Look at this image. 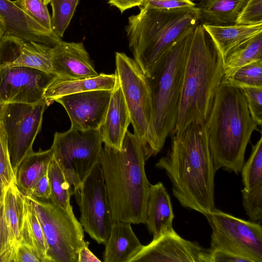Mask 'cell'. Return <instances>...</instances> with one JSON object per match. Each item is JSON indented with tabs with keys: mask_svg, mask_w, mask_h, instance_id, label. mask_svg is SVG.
Here are the masks:
<instances>
[{
	"mask_svg": "<svg viewBox=\"0 0 262 262\" xmlns=\"http://www.w3.org/2000/svg\"><path fill=\"white\" fill-rule=\"evenodd\" d=\"M156 167L164 170L181 206L204 215L215 208V169L205 123L191 122L173 136L167 154Z\"/></svg>",
	"mask_w": 262,
	"mask_h": 262,
	"instance_id": "cell-1",
	"label": "cell"
},
{
	"mask_svg": "<svg viewBox=\"0 0 262 262\" xmlns=\"http://www.w3.org/2000/svg\"><path fill=\"white\" fill-rule=\"evenodd\" d=\"M139 138L127 130L122 149L104 145L99 158L114 222L144 224L150 183Z\"/></svg>",
	"mask_w": 262,
	"mask_h": 262,
	"instance_id": "cell-2",
	"label": "cell"
},
{
	"mask_svg": "<svg viewBox=\"0 0 262 262\" xmlns=\"http://www.w3.org/2000/svg\"><path fill=\"white\" fill-rule=\"evenodd\" d=\"M224 75L223 59L202 24L194 28L185 60L180 102L172 136L192 122H206Z\"/></svg>",
	"mask_w": 262,
	"mask_h": 262,
	"instance_id": "cell-3",
	"label": "cell"
},
{
	"mask_svg": "<svg viewBox=\"0 0 262 262\" xmlns=\"http://www.w3.org/2000/svg\"><path fill=\"white\" fill-rule=\"evenodd\" d=\"M194 27L185 31L145 75L152 105V119L142 147L145 161L161 151L175 127L185 60Z\"/></svg>",
	"mask_w": 262,
	"mask_h": 262,
	"instance_id": "cell-4",
	"label": "cell"
},
{
	"mask_svg": "<svg viewBox=\"0 0 262 262\" xmlns=\"http://www.w3.org/2000/svg\"><path fill=\"white\" fill-rule=\"evenodd\" d=\"M205 125L215 169L238 174L251 135L258 126L239 88L221 81Z\"/></svg>",
	"mask_w": 262,
	"mask_h": 262,
	"instance_id": "cell-5",
	"label": "cell"
},
{
	"mask_svg": "<svg viewBox=\"0 0 262 262\" xmlns=\"http://www.w3.org/2000/svg\"><path fill=\"white\" fill-rule=\"evenodd\" d=\"M200 23L198 8H144L128 18L125 28L134 59L145 75L187 30Z\"/></svg>",
	"mask_w": 262,
	"mask_h": 262,
	"instance_id": "cell-6",
	"label": "cell"
},
{
	"mask_svg": "<svg viewBox=\"0 0 262 262\" xmlns=\"http://www.w3.org/2000/svg\"><path fill=\"white\" fill-rule=\"evenodd\" d=\"M102 143L99 129L71 127L54 134L51 146L53 157L64 174L72 195L99 163Z\"/></svg>",
	"mask_w": 262,
	"mask_h": 262,
	"instance_id": "cell-7",
	"label": "cell"
},
{
	"mask_svg": "<svg viewBox=\"0 0 262 262\" xmlns=\"http://www.w3.org/2000/svg\"><path fill=\"white\" fill-rule=\"evenodd\" d=\"M28 197L42 227L51 262H78L84 235L73 210L60 207L50 200Z\"/></svg>",
	"mask_w": 262,
	"mask_h": 262,
	"instance_id": "cell-8",
	"label": "cell"
},
{
	"mask_svg": "<svg viewBox=\"0 0 262 262\" xmlns=\"http://www.w3.org/2000/svg\"><path fill=\"white\" fill-rule=\"evenodd\" d=\"M211 227V249H221L247 259L262 262V227L216 208L206 215Z\"/></svg>",
	"mask_w": 262,
	"mask_h": 262,
	"instance_id": "cell-9",
	"label": "cell"
},
{
	"mask_svg": "<svg viewBox=\"0 0 262 262\" xmlns=\"http://www.w3.org/2000/svg\"><path fill=\"white\" fill-rule=\"evenodd\" d=\"M49 104L45 98L34 104L0 105V125L6 135L14 174L23 159L33 151V144L41 128L44 111Z\"/></svg>",
	"mask_w": 262,
	"mask_h": 262,
	"instance_id": "cell-10",
	"label": "cell"
},
{
	"mask_svg": "<svg viewBox=\"0 0 262 262\" xmlns=\"http://www.w3.org/2000/svg\"><path fill=\"white\" fill-rule=\"evenodd\" d=\"M116 74L129 111L134 134L146 141L152 116L150 91L146 76L135 59L125 54H115Z\"/></svg>",
	"mask_w": 262,
	"mask_h": 262,
	"instance_id": "cell-11",
	"label": "cell"
},
{
	"mask_svg": "<svg viewBox=\"0 0 262 262\" xmlns=\"http://www.w3.org/2000/svg\"><path fill=\"white\" fill-rule=\"evenodd\" d=\"M84 231L98 244L108 239L114 221L99 162L75 192Z\"/></svg>",
	"mask_w": 262,
	"mask_h": 262,
	"instance_id": "cell-12",
	"label": "cell"
},
{
	"mask_svg": "<svg viewBox=\"0 0 262 262\" xmlns=\"http://www.w3.org/2000/svg\"><path fill=\"white\" fill-rule=\"evenodd\" d=\"M54 77L52 74L30 67L0 68V105L41 101Z\"/></svg>",
	"mask_w": 262,
	"mask_h": 262,
	"instance_id": "cell-13",
	"label": "cell"
},
{
	"mask_svg": "<svg viewBox=\"0 0 262 262\" xmlns=\"http://www.w3.org/2000/svg\"><path fill=\"white\" fill-rule=\"evenodd\" d=\"M211 262L210 251L198 243L180 236L173 229L163 234L140 251L130 262Z\"/></svg>",
	"mask_w": 262,
	"mask_h": 262,
	"instance_id": "cell-14",
	"label": "cell"
},
{
	"mask_svg": "<svg viewBox=\"0 0 262 262\" xmlns=\"http://www.w3.org/2000/svg\"><path fill=\"white\" fill-rule=\"evenodd\" d=\"M112 90H94L63 96L54 100L66 110L71 127L99 129L105 118Z\"/></svg>",
	"mask_w": 262,
	"mask_h": 262,
	"instance_id": "cell-15",
	"label": "cell"
},
{
	"mask_svg": "<svg viewBox=\"0 0 262 262\" xmlns=\"http://www.w3.org/2000/svg\"><path fill=\"white\" fill-rule=\"evenodd\" d=\"M51 57L52 48L41 43L12 35L0 40V68L27 67L52 74Z\"/></svg>",
	"mask_w": 262,
	"mask_h": 262,
	"instance_id": "cell-16",
	"label": "cell"
},
{
	"mask_svg": "<svg viewBox=\"0 0 262 262\" xmlns=\"http://www.w3.org/2000/svg\"><path fill=\"white\" fill-rule=\"evenodd\" d=\"M52 74L65 80L84 79L99 75L82 42L62 41L52 48Z\"/></svg>",
	"mask_w": 262,
	"mask_h": 262,
	"instance_id": "cell-17",
	"label": "cell"
},
{
	"mask_svg": "<svg viewBox=\"0 0 262 262\" xmlns=\"http://www.w3.org/2000/svg\"><path fill=\"white\" fill-rule=\"evenodd\" d=\"M0 23L4 35H14L51 48L62 41L54 32L43 28L10 0H0Z\"/></svg>",
	"mask_w": 262,
	"mask_h": 262,
	"instance_id": "cell-18",
	"label": "cell"
},
{
	"mask_svg": "<svg viewBox=\"0 0 262 262\" xmlns=\"http://www.w3.org/2000/svg\"><path fill=\"white\" fill-rule=\"evenodd\" d=\"M130 123V115L118 78L112 90L105 118L99 129L102 142L121 150Z\"/></svg>",
	"mask_w": 262,
	"mask_h": 262,
	"instance_id": "cell-19",
	"label": "cell"
},
{
	"mask_svg": "<svg viewBox=\"0 0 262 262\" xmlns=\"http://www.w3.org/2000/svg\"><path fill=\"white\" fill-rule=\"evenodd\" d=\"M174 217L170 197L163 183L150 184L144 224L153 238L172 230Z\"/></svg>",
	"mask_w": 262,
	"mask_h": 262,
	"instance_id": "cell-20",
	"label": "cell"
},
{
	"mask_svg": "<svg viewBox=\"0 0 262 262\" xmlns=\"http://www.w3.org/2000/svg\"><path fill=\"white\" fill-rule=\"evenodd\" d=\"M243 189L242 203L246 210L256 212L262 208V137L255 145L241 169Z\"/></svg>",
	"mask_w": 262,
	"mask_h": 262,
	"instance_id": "cell-21",
	"label": "cell"
},
{
	"mask_svg": "<svg viewBox=\"0 0 262 262\" xmlns=\"http://www.w3.org/2000/svg\"><path fill=\"white\" fill-rule=\"evenodd\" d=\"M104 245V262H130L143 246L131 224L123 222H114Z\"/></svg>",
	"mask_w": 262,
	"mask_h": 262,
	"instance_id": "cell-22",
	"label": "cell"
},
{
	"mask_svg": "<svg viewBox=\"0 0 262 262\" xmlns=\"http://www.w3.org/2000/svg\"><path fill=\"white\" fill-rule=\"evenodd\" d=\"M202 25L223 60L230 52L262 33V24L253 25Z\"/></svg>",
	"mask_w": 262,
	"mask_h": 262,
	"instance_id": "cell-23",
	"label": "cell"
},
{
	"mask_svg": "<svg viewBox=\"0 0 262 262\" xmlns=\"http://www.w3.org/2000/svg\"><path fill=\"white\" fill-rule=\"evenodd\" d=\"M118 80L116 74L101 73L98 76L84 79L65 80L54 77L47 88L45 99L51 104L57 98L94 90H113Z\"/></svg>",
	"mask_w": 262,
	"mask_h": 262,
	"instance_id": "cell-24",
	"label": "cell"
},
{
	"mask_svg": "<svg viewBox=\"0 0 262 262\" xmlns=\"http://www.w3.org/2000/svg\"><path fill=\"white\" fill-rule=\"evenodd\" d=\"M53 156L51 147L47 150L33 151L21 161L15 173V182L24 195H30L35 184L47 172Z\"/></svg>",
	"mask_w": 262,
	"mask_h": 262,
	"instance_id": "cell-25",
	"label": "cell"
},
{
	"mask_svg": "<svg viewBox=\"0 0 262 262\" xmlns=\"http://www.w3.org/2000/svg\"><path fill=\"white\" fill-rule=\"evenodd\" d=\"M248 0H201L196 5L200 23L208 25H231Z\"/></svg>",
	"mask_w": 262,
	"mask_h": 262,
	"instance_id": "cell-26",
	"label": "cell"
},
{
	"mask_svg": "<svg viewBox=\"0 0 262 262\" xmlns=\"http://www.w3.org/2000/svg\"><path fill=\"white\" fill-rule=\"evenodd\" d=\"M25 196L14 182L8 187L2 203L6 222L14 248L21 239Z\"/></svg>",
	"mask_w": 262,
	"mask_h": 262,
	"instance_id": "cell-27",
	"label": "cell"
},
{
	"mask_svg": "<svg viewBox=\"0 0 262 262\" xmlns=\"http://www.w3.org/2000/svg\"><path fill=\"white\" fill-rule=\"evenodd\" d=\"M19 242L24 243L32 247L41 262H51L48 255V246L42 227L32 203L27 196H25V215Z\"/></svg>",
	"mask_w": 262,
	"mask_h": 262,
	"instance_id": "cell-28",
	"label": "cell"
},
{
	"mask_svg": "<svg viewBox=\"0 0 262 262\" xmlns=\"http://www.w3.org/2000/svg\"><path fill=\"white\" fill-rule=\"evenodd\" d=\"M262 60V33L230 52L224 59V75L252 62Z\"/></svg>",
	"mask_w": 262,
	"mask_h": 262,
	"instance_id": "cell-29",
	"label": "cell"
},
{
	"mask_svg": "<svg viewBox=\"0 0 262 262\" xmlns=\"http://www.w3.org/2000/svg\"><path fill=\"white\" fill-rule=\"evenodd\" d=\"M51 194L50 200L55 205L68 210H73L70 203L72 196L64 174L53 156L47 171Z\"/></svg>",
	"mask_w": 262,
	"mask_h": 262,
	"instance_id": "cell-30",
	"label": "cell"
},
{
	"mask_svg": "<svg viewBox=\"0 0 262 262\" xmlns=\"http://www.w3.org/2000/svg\"><path fill=\"white\" fill-rule=\"evenodd\" d=\"M222 81L237 87H262V60L237 69L230 75L224 76Z\"/></svg>",
	"mask_w": 262,
	"mask_h": 262,
	"instance_id": "cell-31",
	"label": "cell"
},
{
	"mask_svg": "<svg viewBox=\"0 0 262 262\" xmlns=\"http://www.w3.org/2000/svg\"><path fill=\"white\" fill-rule=\"evenodd\" d=\"M79 0H50L53 31L62 38L74 15Z\"/></svg>",
	"mask_w": 262,
	"mask_h": 262,
	"instance_id": "cell-32",
	"label": "cell"
},
{
	"mask_svg": "<svg viewBox=\"0 0 262 262\" xmlns=\"http://www.w3.org/2000/svg\"><path fill=\"white\" fill-rule=\"evenodd\" d=\"M15 182V174L10 162L6 135L0 125V204L8 187Z\"/></svg>",
	"mask_w": 262,
	"mask_h": 262,
	"instance_id": "cell-33",
	"label": "cell"
},
{
	"mask_svg": "<svg viewBox=\"0 0 262 262\" xmlns=\"http://www.w3.org/2000/svg\"><path fill=\"white\" fill-rule=\"evenodd\" d=\"M13 2L43 28L54 32L52 27L51 16L47 5L42 0H15Z\"/></svg>",
	"mask_w": 262,
	"mask_h": 262,
	"instance_id": "cell-34",
	"label": "cell"
},
{
	"mask_svg": "<svg viewBox=\"0 0 262 262\" xmlns=\"http://www.w3.org/2000/svg\"><path fill=\"white\" fill-rule=\"evenodd\" d=\"M252 119L258 125L262 124V87L241 86Z\"/></svg>",
	"mask_w": 262,
	"mask_h": 262,
	"instance_id": "cell-35",
	"label": "cell"
},
{
	"mask_svg": "<svg viewBox=\"0 0 262 262\" xmlns=\"http://www.w3.org/2000/svg\"><path fill=\"white\" fill-rule=\"evenodd\" d=\"M15 248L13 246L6 222L3 203L0 204V262H14Z\"/></svg>",
	"mask_w": 262,
	"mask_h": 262,
	"instance_id": "cell-36",
	"label": "cell"
},
{
	"mask_svg": "<svg viewBox=\"0 0 262 262\" xmlns=\"http://www.w3.org/2000/svg\"><path fill=\"white\" fill-rule=\"evenodd\" d=\"M262 24V0H248L235 20L236 25Z\"/></svg>",
	"mask_w": 262,
	"mask_h": 262,
	"instance_id": "cell-37",
	"label": "cell"
},
{
	"mask_svg": "<svg viewBox=\"0 0 262 262\" xmlns=\"http://www.w3.org/2000/svg\"><path fill=\"white\" fill-rule=\"evenodd\" d=\"M196 4L188 0H143L139 9L149 8L169 10L179 8L193 7Z\"/></svg>",
	"mask_w": 262,
	"mask_h": 262,
	"instance_id": "cell-38",
	"label": "cell"
},
{
	"mask_svg": "<svg viewBox=\"0 0 262 262\" xmlns=\"http://www.w3.org/2000/svg\"><path fill=\"white\" fill-rule=\"evenodd\" d=\"M14 262H41L35 250L28 245L19 242L15 248Z\"/></svg>",
	"mask_w": 262,
	"mask_h": 262,
	"instance_id": "cell-39",
	"label": "cell"
},
{
	"mask_svg": "<svg viewBox=\"0 0 262 262\" xmlns=\"http://www.w3.org/2000/svg\"><path fill=\"white\" fill-rule=\"evenodd\" d=\"M51 194L50 185L47 172L35 184L29 196L39 200H48L50 199Z\"/></svg>",
	"mask_w": 262,
	"mask_h": 262,
	"instance_id": "cell-40",
	"label": "cell"
},
{
	"mask_svg": "<svg viewBox=\"0 0 262 262\" xmlns=\"http://www.w3.org/2000/svg\"><path fill=\"white\" fill-rule=\"evenodd\" d=\"M211 262H249L242 257L221 249H211Z\"/></svg>",
	"mask_w": 262,
	"mask_h": 262,
	"instance_id": "cell-41",
	"label": "cell"
},
{
	"mask_svg": "<svg viewBox=\"0 0 262 262\" xmlns=\"http://www.w3.org/2000/svg\"><path fill=\"white\" fill-rule=\"evenodd\" d=\"M89 242L84 241L79 252L78 262L101 261L91 251L89 248Z\"/></svg>",
	"mask_w": 262,
	"mask_h": 262,
	"instance_id": "cell-42",
	"label": "cell"
},
{
	"mask_svg": "<svg viewBox=\"0 0 262 262\" xmlns=\"http://www.w3.org/2000/svg\"><path fill=\"white\" fill-rule=\"evenodd\" d=\"M109 4L111 6L116 7L123 13L127 9L134 7L140 6L142 3L143 0H108Z\"/></svg>",
	"mask_w": 262,
	"mask_h": 262,
	"instance_id": "cell-43",
	"label": "cell"
},
{
	"mask_svg": "<svg viewBox=\"0 0 262 262\" xmlns=\"http://www.w3.org/2000/svg\"><path fill=\"white\" fill-rule=\"evenodd\" d=\"M4 33L3 28L0 23V40L3 37Z\"/></svg>",
	"mask_w": 262,
	"mask_h": 262,
	"instance_id": "cell-44",
	"label": "cell"
},
{
	"mask_svg": "<svg viewBox=\"0 0 262 262\" xmlns=\"http://www.w3.org/2000/svg\"><path fill=\"white\" fill-rule=\"evenodd\" d=\"M42 2H43V3L47 5L48 4H49L50 3V0H42Z\"/></svg>",
	"mask_w": 262,
	"mask_h": 262,
	"instance_id": "cell-45",
	"label": "cell"
},
{
	"mask_svg": "<svg viewBox=\"0 0 262 262\" xmlns=\"http://www.w3.org/2000/svg\"><path fill=\"white\" fill-rule=\"evenodd\" d=\"M188 1L193 2L194 1H199V0H188Z\"/></svg>",
	"mask_w": 262,
	"mask_h": 262,
	"instance_id": "cell-46",
	"label": "cell"
}]
</instances>
